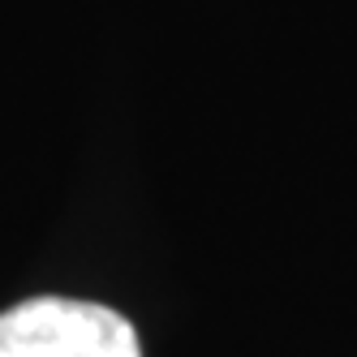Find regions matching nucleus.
<instances>
[{"label": "nucleus", "instance_id": "nucleus-1", "mask_svg": "<svg viewBox=\"0 0 357 357\" xmlns=\"http://www.w3.org/2000/svg\"><path fill=\"white\" fill-rule=\"evenodd\" d=\"M0 357H142L138 331L108 305L35 297L0 314Z\"/></svg>", "mask_w": 357, "mask_h": 357}]
</instances>
